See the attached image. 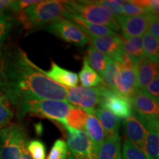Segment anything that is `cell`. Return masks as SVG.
<instances>
[{
	"label": "cell",
	"mask_w": 159,
	"mask_h": 159,
	"mask_svg": "<svg viewBox=\"0 0 159 159\" xmlns=\"http://www.w3.org/2000/svg\"><path fill=\"white\" fill-rule=\"evenodd\" d=\"M0 89L17 112L27 102L48 99L67 101L65 87L40 72L21 49L6 53L0 69Z\"/></svg>",
	"instance_id": "obj_1"
},
{
	"label": "cell",
	"mask_w": 159,
	"mask_h": 159,
	"mask_svg": "<svg viewBox=\"0 0 159 159\" xmlns=\"http://www.w3.org/2000/svg\"><path fill=\"white\" fill-rule=\"evenodd\" d=\"M65 12V1H41L20 12V20L27 28L41 27L63 18Z\"/></svg>",
	"instance_id": "obj_2"
},
{
	"label": "cell",
	"mask_w": 159,
	"mask_h": 159,
	"mask_svg": "<svg viewBox=\"0 0 159 159\" xmlns=\"http://www.w3.org/2000/svg\"><path fill=\"white\" fill-rule=\"evenodd\" d=\"M66 11L94 25L105 26L114 32L121 31L116 18L97 1H65Z\"/></svg>",
	"instance_id": "obj_3"
},
{
	"label": "cell",
	"mask_w": 159,
	"mask_h": 159,
	"mask_svg": "<svg viewBox=\"0 0 159 159\" xmlns=\"http://www.w3.org/2000/svg\"><path fill=\"white\" fill-rule=\"evenodd\" d=\"M73 105L68 101L57 100V99H42L29 101L25 103L18 111V116L22 117L26 114L46 118L56 121L66 126V117Z\"/></svg>",
	"instance_id": "obj_4"
},
{
	"label": "cell",
	"mask_w": 159,
	"mask_h": 159,
	"mask_svg": "<svg viewBox=\"0 0 159 159\" xmlns=\"http://www.w3.org/2000/svg\"><path fill=\"white\" fill-rule=\"evenodd\" d=\"M26 132L19 124H9L0 130V159H21L27 147Z\"/></svg>",
	"instance_id": "obj_5"
},
{
	"label": "cell",
	"mask_w": 159,
	"mask_h": 159,
	"mask_svg": "<svg viewBox=\"0 0 159 159\" xmlns=\"http://www.w3.org/2000/svg\"><path fill=\"white\" fill-rule=\"evenodd\" d=\"M68 131V155L66 159H97L92 143L84 130H75L66 125Z\"/></svg>",
	"instance_id": "obj_6"
},
{
	"label": "cell",
	"mask_w": 159,
	"mask_h": 159,
	"mask_svg": "<svg viewBox=\"0 0 159 159\" xmlns=\"http://www.w3.org/2000/svg\"><path fill=\"white\" fill-rule=\"evenodd\" d=\"M49 33L78 47L89 43V39L74 23L64 18L56 20L46 27Z\"/></svg>",
	"instance_id": "obj_7"
},
{
	"label": "cell",
	"mask_w": 159,
	"mask_h": 159,
	"mask_svg": "<svg viewBox=\"0 0 159 159\" xmlns=\"http://www.w3.org/2000/svg\"><path fill=\"white\" fill-rule=\"evenodd\" d=\"M102 85L97 88L83 86L66 88L67 101L77 107L85 109L88 114H92L100 102Z\"/></svg>",
	"instance_id": "obj_8"
},
{
	"label": "cell",
	"mask_w": 159,
	"mask_h": 159,
	"mask_svg": "<svg viewBox=\"0 0 159 159\" xmlns=\"http://www.w3.org/2000/svg\"><path fill=\"white\" fill-rule=\"evenodd\" d=\"M99 108L108 109L119 119H126L134 114L130 101L111 90L105 84L102 85Z\"/></svg>",
	"instance_id": "obj_9"
},
{
	"label": "cell",
	"mask_w": 159,
	"mask_h": 159,
	"mask_svg": "<svg viewBox=\"0 0 159 159\" xmlns=\"http://www.w3.org/2000/svg\"><path fill=\"white\" fill-rule=\"evenodd\" d=\"M135 114L147 119H157L159 116L158 103L144 91L138 89L130 99Z\"/></svg>",
	"instance_id": "obj_10"
},
{
	"label": "cell",
	"mask_w": 159,
	"mask_h": 159,
	"mask_svg": "<svg viewBox=\"0 0 159 159\" xmlns=\"http://www.w3.org/2000/svg\"><path fill=\"white\" fill-rule=\"evenodd\" d=\"M138 89L135 69H125L117 65V72L115 77V92L130 101Z\"/></svg>",
	"instance_id": "obj_11"
},
{
	"label": "cell",
	"mask_w": 159,
	"mask_h": 159,
	"mask_svg": "<svg viewBox=\"0 0 159 159\" xmlns=\"http://www.w3.org/2000/svg\"><path fill=\"white\" fill-rule=\"evenodd\" d=\"M116 19L125 39L141 37L144 34L145 32L148 30V18L146 15L139 16H122L117 17Z\"/></svg>",
	"instance_id": "obj_12"
},
{
	"label": "cell",
	"mask_w": 159,
	"mask_h": 159,
	"mask_svg": "<svg viewBox=\"0 0 159 159\" xmlns=\"http://www.w3.org/2000/svg\"><path fill=\"white\" fill-rule=\"evenodd\" d=\"M91 47L113 60L123 51L122 38L119 35L89 38Z\"/></svg>",
	"instance_id": "obj_13"
},
{
	"label": "cell",
	"mask_w": 159,
	"mask_h": 159,
	"mask_svg": "<svg viewBox=\"0 0 159 159\" xmlns=\"http://www.w3.org/2000/svg\"><path fill=\"white\" fill-rule=\"evenodd\" d=\"M124 127L128 139L138 148L144 150L147 129L142 117L134 114L125 119Z\"/></svg>",
	"instance_id": "obj_14"
},
{
	"label": "cell",
	"mask_w": 159,
	"mask_h": 159,
	"mask_svg": "<svg viewBox=\"0 0 159 159\" xmlns=\"http://www.w3.org/2000/svg\"><path fill=\"white\" fill-rule=\"evenodd\" d=\"M135 71L138 89L144 90L147 85L155 77L158 76V62H155L144 56L137 61Z\"/></svg>",
	"instance_id": "obj_15"
},
{
	"label": "cell",
	"mask_w": 159,
	"mask_h": 159,
	"mask_svg": "<svg viewBox=\"0 0 159 159\" xmlns=\"http://www.w3.org/2000/svg\"><path fill=\"white\" fill-rule=\"evenodd\" d=\"M142 118L144 120L147 129L144 151L150 159H158L159 157L158 119H147L143 118V117Z\"/></svg>",
	"instance_id": "obj_16"
},
{
	"label": "cell",
	"mask_w": 159,
	"mask_h": 159,
	"mask_svg": "<svg viewBox=\"0 0 159 159\" xmlns=\"http://www.w3.org/2000/svg\"><path fill=\"white\" fill-rule=\"evenodd\" d=\"M39 70L44 76L65 88H74L78 84V76L76 73L61 68L52 61L51 63V69L49 71H43L39 67Z\"/></svg>",
	"instance_id": "obj_17"
},
{
	"label": "cell",
	"mask_w": 159,
	"mask_h": 159,
	"mask_svg": "<svg viewBox=\"0 0 159 159\" xmlns=\"http://www.w3.org/2000/svg\"><path fill=\"white\" fill-rule=\"evenodd\" d=\"M63 18L69 20L71 22L74 23L75 25H77L89 38L118 35V33L108 28V27L89 23L78 16L69 13L66 11L63 15Z\"/></svg>",
	"instance_id": "obj_18"
},
{
	"label": "cell",
	"mask_w": 159,
	"mask_h": 159,
	"mask_svg": "<svg viewBox=\"0 0 159 159\" xmlns=\"http://www.w3.org/2000/svg\"><path fill=\"white\" fill-rule=\"evenodd\" d=\"M97 159H122L119 134L106 137L97 151Z\"/></svg>",
	"instance_id": "obj_19"
},
{
	"label": "cell",
	"mask_w": 159,
	"mask_h": 159,
	"mask_svg": "<svg viewBox=\"0 0 159 159\" xmlns=\"http://www.w3.org/2000/svg\"><path fill=\"white\" fill-rule=\"evenodd\" d=\"M85 130L86 131V134L88 135L89 139L92 143L93 147H94L95 152L97 153V151L99 146L104 142V140L108 136L105 134L104 129L99 123V120L94 114H89Z\"/></svg>",
	"instance_id": "obj_20"
},
{
	"label": "cell",
	"mask_w": 159,
	"mask_h": 159,
	"mask_svg": "<svg viewBox=\"0 0 159 159\" xmlns=\"http://www.w3.org/2000/svg\"><path fill=\"white\" fill-rule=\"evenodd\" d=\"M92 114H94L98 119L107 136L119 134L121 119L113 114L111 111L105 109L98 108L95 109Z\"/></svg>",
	"instance_id": "obj_21"
},
{
	"label": "cell",
	"mask_w": 159,
	"mask_h": 159,
	"mask_svg": "<svg viewBox=\"0 0 159 159\" xmlns=\"http://www.w3.org/2000/svg\"><path fill=\"white\" fill-rule=\"evenodd\" d=\"M79 78L83 87L85 88H97L105 84L101 77L89 66L85 57L82 69L79 73Z\"/></svg>",
	"instance_id": "obj_22"
},
{
	"label": "cell",
	"mask_w": 159,
	"mask_h": 159,
	"mask_svg": "<svg viewBox=\"0 0 159 159\" xmlns=\"http://www.w3.org/2000/svg\"><path fill=\"white\" fill-rule=\"evenodd\" d=\"M89 114L85 109L80 107H73L66 117V123L69 128L75 130H85Z\"/></svg>",
	"instance_id": "obj_23"
},
{
	"label": "cell",
	"mask_w": 159,
	"mask_h": 159,
	"mask_svg": "<svg viewBox=\"0 0 159 159\" xmlns=\"http://www.w3.org/2000/svg\"><path fill=\"white\" fill-rule=\"evenodd\" d=\"M142 39V47L144 55L148 59L158 62L159 41L148 30L144 33Z\"/></svg>",
	"instance_id": "obj_24"
},
{
	"label": "cell",
	"mask_w": 159,
	"mask_h": 159,
	"mask_svg": "<svg viewBox=\"0 0 159 159\" xmlns=\"http://www.w3.org/2000/svg\"><path fill=\"white\" fill-rule=\"evenodd\" d=\"M88 55L85 56L89 64L102 78L103 71L105 70L106 66L108 56L103 55L96 50L94 47L89 46L87 49Z\"/></svg>",
	"instance_id": "obj_25"
},
{
	"label": "cell",
	"mask_w": 159,
	"mask_h": 159,
	"mask_svg": "<svg viewBox=\"0 0 159 159\" xmlns=\"http://www.w3.org/2000/svg\"><path fill=\"white\" fill-rule=\"evenodd\" d=\"M122 40V48L125 52L134 57L137 61L144 56L142 37H134L128 39H125L123 38Z\"/></svg>",
	"instance_id": "obj_26"
},
{
	"label": "cell",
	"mask_w": 159,
	"mask_h": 159,
	"mask_svg": "<svg viewBox=\"0 0 159 159\" xmlns=\"http://www.w3.org/2000/svg\"><path fill=\"white\" fill-rule=\"evenodd\" d=\"M123 159H150L144 150L135 145L128 139L125 140L122 147Z\"/></svg>",
	"instance_id": "obj_27"
},
{
	"label": "cell",
	"mask_w": 159,
	"mask_h": 159,
	"mask_svg": "<svg viewBox=\"0 0 159 159\" xmlns=\"http://www.w3.org/2000/svg\"><path fill=\"white\" fill-rule=\"evenodd\" d=\"M117 72V64L116 62L111 57H108L106 66L103 71L102 79L105 85L111 90L115 92V77Z\"/></svg>",
	"instance_id": "obj_28"
},
{
	"label": "cell",
	"mask_w": 159,
	"mask_h": 159,
	"mask_svg": "<svg viewBox=\"0 0 159 159\" xmlns=\"http://www.w3.org/2000/svg\"><path fill=\"white\" fill-rule=\"evenodd\" d=\"M14 113L5 96L0 93V129L9 125Z\"/></svg>",
	"instance_id": "obj_29"
},
{
	"label": "cell",
	"mask_w": 159,
	"mask_h": 159,
	"mask_svg": "<svg viewBox=\"0 0 159 159\" xmlns=\"http://www.w3.org/2000/svg\"><path fill=\"white\" fill-rule=\"evenodd\" d=\"M27 150L32 159H45V145L39 140H33L27 144Z\"/></svg>",
	"instance_id": "obj_30"
},
{
	"label": "cell",
	"mask_w": 159,
	"mask_h": 159,
	"mask_svg": "<svg viewBox=\"0 0 159 159\" xmlns=\"http://www.w3.org/2000/svg\"><path fill=\"white\" fill-rule=\"evenodd\" d=\"M68 155V146L62 139L54 143L47 159H66Z\"/></svg>",
	"instance_id": "obj_31"
},
{
	"label": "cell",
	"mask_w": 159,
	"mask_h": 159,
	"mask_svg": "<svg viewBox=\"0 0 159 159\" xmlns=\"http://www.w3.org/2000/svg\"><path fill=\"white\" fill-rule=\"evenodd\" d=\"M125 1H117V0H101L97 1V2L100 5L108 11L114 18L122 16V5Z\"/></svg>",
	"instance_id": "obj_32"
},
{
	"label": "cell",
	"mask_w": 159,
	"mask_h": 159,
	"mask_svg": "<svg viewBox=\"0 0 159 159\" xmlns=\"http://www.w3.org/2000/svg\"><path fill=\"white\" fill-rule=\"evenodd\" d=\"M122 15L125 16H139L148 15L146 10L137 5L133 0L125 1L122 5Z\"/></svg>",
	"instance_id": "obj_33"
},
{
	"label": "cell",
	"mask_w": 159,
	"mask_h": 159,
	"mask_svg": "<svg viewBox=\"0 0 159 159\" xmlns=\"http://www.w3.org/2000/svg\"><path fill=\"white\" fill-rule=\"evenodd\" d=\"M114 61L121 68L125 69H130V70H133V69H136L137 64V60L135 59L132 56H130L127 52H125L124 50L116 57Z\"/></svg>",
	"instance_id": "obj_34"
},
{
	"label": "cell",
	"mask_w": 159,
	"mask_h": 159,
	"mask_svg": "<svg viewBox=\"0 0 159 159\" xmlns=\"http://www.w3.org/2000/svg\"><path fill=\"white\" fill-rule=\"evenodd\" d=\"M11 28V19L5 12H0V44L2 43Z\"/></svg>",
	"instance_id": "obj_35"
},
{
	"label": "cell",
	"mask_w": 159,
	"mask_h": 159,
	"mask_svg": "<svg viewBox=\"0 0 159 159\" xmlns=\"http://www.w3.org/2000/svg\"><path fill=\"white\" fill-rule=\"evenodd\" d=\"M145 92L155 101L159 102V77L157 76L147 85L144 90Z\"/></svg>",
	"instance_id": "obj_36"
},
{
	"label": "cell",
	"mask_w": 159,
	"mask_h": 159,
	"mask_svg": "<svg viewBox=\"0 0 159 159\" xmlns=\"http://www.w3.org/2000/svg\"><path fill=\"white\" fill-rule=\"evenodd\" d=\"M148 18V31L158 39L159 38V21H158V15L150 13L146 15Z\"/></svg>",
	"instance_id": "obj_37"
},
{
	"label": "cell",
	"mask_w": 159,
	"mask_h": 159,
	"mask_svg": "<svg viewBox=\"0 0 159 159\" xmlns=\"http://www.w3.org/2000/svg\"><path fill=\"white\" fill-rule=\"evenodd\" d=\"M39 0H19V1H13L11 11H13L17 13H20L25 11L30 6L39 3Z\"/></svg>",
	"instance_id": "obj_38"
},
{
	"label": "cell",
	"mask_w": 159,
	"mask_h": 159,
	"mask_svg": "<svg viewBox=\"0 0 159 159\" xmlns=\"http://www.w3.org/2000/svg\"><path fill=\"white\" fill-rule=\"evenodd\" d=\"M13 1L11 0H0V12H5L6 10H11Z\"/></svg>",
	"instance_id": "obj_39"
},
{
	"label": "cell",
	"mask_w": 159,
	"mask_h": 159,
	"mask_svg": "<svg viewBox=\"0 0 159 159\" xmlns=\"http://www.w3.org/2000/svg\"><path fill=\"white\" fill-rule=\"evenodd\" d=\"M21 159H32L31 157L30 156L28 152H27V147H26L25 150H23V153H22V156H21Z\"/></svg>",
	"instance_id": "obj_40"
},
{
	"label": "cell",
	"mask_w": 159,
	"mask_h": 159,
	"mask_svg": "<svg viewBox=\"0 0 159 159\" xmlns=\"http://www.w3.org/2000/svg\"><path fill=\"white\" fill-rule=\"evenodd\" d=\"M1 47H2V45L0 44V55H1Z\"/></svg>",
	"instance_id": "obj_41"
},
{
	"label": "cell",
	"mask_w": 159,
	"mask_h": 159,
	"mask_svg": "<svg viewBox=\"0 0 159 159\" xmlns=\"http://www.w3.org/2000/svg\"><path fill=\"white\" fill-rule=\"evenodd\" d=\"M122 159H123V158H122Z\"/></svg>",
	"instance_id": "obj_42"
},
{
	"label": "cell",
	"mask_w": 159,
	"mask_h": 159,
	"mask_svg": "<svg viewBox=\"0 0 159 159\" xmlns=\"http://www.w3.org/2000/svg\"><path fill=\"white\" fill-rule=\"evenodd\" d=\"M0 130H1V129H0Z\"/></svg>",
	"instance_id": "obj_43"
},
{
	"label": "cell",
	"mask_w": 159,
	"mask_h": 159,
	"mask_svg": "<svg viewBox=\"0 0 159 159\" xmlns=\"http://www.w3.org/2000/svg\"></svg>",
	"instance_id": "obj_44"
}]
</instances>
